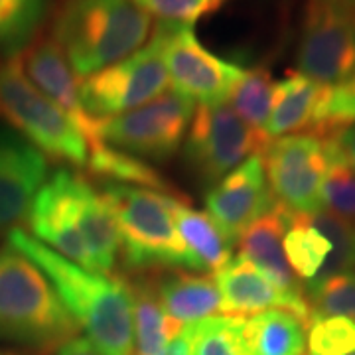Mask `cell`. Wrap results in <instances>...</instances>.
I'll return each mask as SVG.
<instances>
[{
  "label": "cell",
  "instance_id": "7a4b0ae2",
  "mask_svg": "<svg viewBox=\"0 0 355 355\" xmlns=\"http://www.w3.org/2000/svg\"><path fill=\"white\" fill-rule=\"evenodd\" d=\"M150 30V16L132 0H64L51 38L77 79H85L140 50Z\"/></svg>",
  "mask_w": 355,
  "mask_h": 355
},
{
  "label": "cell",
  "instance_id": "8fae6325",
  "mask_svg": "<svg viewBox=\"0 0 355 355\" xmlns=\"http://www.w3.org/2000/svg\"><path fill=\"white\" fill-rule=\"evenodd\" d=\"M156 30L162 38V55L174 91L200 105L229 101L243 76L241 67L203 48L191 26L158 22Z\"/></svg>",
  "mask_w": 355,
  "mask_h": 355
},
{
  "label": "cell",
  "instance_id": "cb8c5ba5",
  "mask_svg": "<svg viewBox=\"0 0 355 355\" xmlns=\"http://www.w3.org/2000/svg\"><path fill=\"white\" fill-rule=\"evenodd\" d=\"M249 336L259 355H304L306 324L286 310H265L247 316Z\"/></svg>",
  "mask_w": 355,
  "mask_h": 355
},
{
  "label": "cell",
  "instance_id": "4dcf8cb0",
  "mask_svg": "<svg viewBox=\"0 0 355 355\" xmlns=\"http://www.w3.org/2000/svg\"><path fill=\"white\" fill-rule=\"evenodd\" d=\"M328 139V137H326ZM330 142V166L322 184V205L355 223V170L343 160Z\"/></svg>",
  "mask_w": 355,
  "mask_h": 355
},
{
  "label": "cell",
  "instance_id": "d6986e66",
  "mask_svg": "<svg viewBox=\"0 0 355 355\" xmlns=\"http://www.w3.org/2000/svg\"><path fill=\"white\" fill-rule=\"evenodd\" d=\"M77 223L93 272L109 275L121 254V235L101 191L93 190L83 176L79 178L77 186Z\"/></svg>",
  "mask_w": 355,
  "mask_h": 355
},
{
  "label": "cell",
  "instance_id": "3957f363",
  "mask_svg": "<svg viewBox=\"0 0 355 355\" xmlns=\"http://www.w3.org/2000/svg\"><path fill=\"white\" fill-rule=\"evenodd\" d=\"M77 331L50 279L10 245L0 249V340L46 349Z\"/></svg>",
  "mask_w": 355,
  "mask_h": 355
},
{
  "label": "cell",
  "instance_id": "8d00e7d4",
  "mask_svg": "<svg viewBox=\"0 0 355 355\" xmlns=\"http://www.w3.org/2000/svg\"><path fill=\"white\" fill-rule=\"evenodd\" d=\"M162 355H190V331H188V326H184L182 331H178L176 336L168 342Z\"/></svg>",
  "mask_w": 355,
  "mask_h": 355
},
{
  "label": "cell",
  "instance_id": "d590c367",
  "mask_svg": "<svg viewBox=\"0 0 355 355\" xmlns=\"http://www.w3.org/2000/svg\"><path fill=\"white\" fill-rule=\"evenodd\" d=\"M58 355H105L89 338H71L58 347Z\"/></svg>",
  "mask_w": 355,
  "mask_h": 355
},
{
  "label": "cell",
  "instance_id": "d6a6232c",
  "mask_svg": "<svg viewBox=\"0 0 355 355\" xmlns=\"http://www.w3.org/2000/svg\"><path fill=\"white\" fill-rule=\"evenodd\" d=\"M355 123V73L345 83L326 89L318 111L316 135L328 137Z\"/></svg>",
  "mask_w": 355,
  "mask_h": 355
},
{
  "label": "cell",
  "instance_id": "30bf717a",
  "mask_svg": "<svg viewBox=\"0 0 355 355\" xmlns=\"http://www.w3.org/2000/svg\"><path fill=\"white\" fill-rule=\"evenodd\" d=\"M298 73L326 87L355 73V8L347 0H314L298 46Z\"/></svg>",
  "mask_w": 355,
  "mask_h": 355
},
{
  "label": "cell",
  "instance_id": "83f0119b",
  "mask_svg": "<svg viewBox=\"0 0 355 355\" xmlns=\"http://www.w3.org/2000/svg\"><path fill=\"white\" fill-rule=\"evenodd\" d=\"M272 97H275V81L270 73L265 67H253V69H243L241 79L237 81L229 101L235 113L254 132L266 139L265 128L272 109Z\"/></svg>",
  "mask_w": 355,
  "mask_h": 355
},
{
  "label": "cell",
  "instance_id": "4316f807",
  "mask_svg": "<svg viewBox=\"0 0 355 355\" xmlns=\"http://www.w3.org/2000/svg\"><path fill=\"white\" fill-rule=\"evenodd\" d=\"M284 253L298 279L314 280L331 253V243L300 214L292 211V223L284 237Z\"/></svg>",
  "mask_w": 355,
  "mask_h": 355
},
{
  "label": "cell",
  "instance_id": "f546056e",
  "mask_svg": "<svg viewBox=\"0 0 355 355\" xmlns=\"http://www.w3.org/2000/svg\"><path fill=\"white\" fill-rule=\"evenodd\" d=\"M304 296L312 316H343L355 320V272L308 282Z\"/></svg>",
  "mask_w": 355,
  "mask_h": 355
},
{
  "label": "cell",
  "instance_id": "ac0fdd59",
  "mask_svg": "<svg viewBox=\"0 0 355 355\" xmlns=\"http://www.w3.org/2000/svg\"><path fill=\"white\" fill-rule=\"evenodd\" d=\"M326 89V85H320L302 73H292L275 83L272 109L265 128L268 142L300 130L316 132L318 111Z\"/></svg>",
  "mask_w": 355,
  "mask_h": 355
},
{
  "label": "cell",
  "instance_id": "52a82bcc",
  "mask_svg": "<svg viewBox=\"0 0 355 355\" xmlns=\"http://www.w3.org/2000/svg\"><path fill=\"white\" fill-rule=\"evenodd\" d=\"M193 111L196 101L168 89L139 109L99 121V139L140 160L164 162L186 140Z\"/></svg>",
  "mask_w": 355,
  "mask_h": 355
},
{
  "label": "cell",
  "instance_id": "7402d4cb",
  "mask_svg": "<svg viewBox=\"0 0 355 355\" xmlns=\"http://www.w3.org/2000/svg\"><path fill=\"white\" fill-rule=\"evenodd\" d=\"M132 294V355H162L184 324L168 316L153 282H128Z\"/></svg>",
  "mask_w": 355,
  "mask_h": 355
},
{
  "label": "cell",
  "instance_id": "6da1fadb",
  "mask_svg": "<svg viewBox=\"0 0 355 355\" xmlns=\"http://www.w3.org/2000/svg\"><path fill=\"white\" fill-rule=\"evenodd\" d=\"M6 239L50 279L77 326L87 331L103 354L132 355V294L127 280L91 272L51 251L24 229H10Z\"/></svg>",
  "mask_w": 355,
  "mask_h": 355
},
{
  "label": "cell",
  "instance_id": "4fadbf2b",
  "mask_svg": "<svg viewBox=\"0 0 355 355\" xmlns=\"http://www.w3.org/2000/svg\"><path fill=\"white\" fill-rule=\"evenodd\" d=\"M272 202L275 196L268 190L263 156L257 153L209 190L205 196V214L214 219L221 235L233 245Z\"/></svg>",
  "mask_w": 355,
  "mask_h": 355
},
{
  "label": "cell",
  "instance_id": "44dd1931",
  "mask_svg": "<svg viewBox=\"0 0 355 355\" xmlns=\"http://www.w3.org/2000/svg\"><path fill=\"white\" fill-rule=\"evenodd\" d=\"M170 209L178 233L190 251L193 270L217 272L233 259L231 243L221 235L207 214L191 209L176 196H170Z\"/></svg>",
  "mask_w": 355,
  "mask_h": 355
},
{
  "label": "cell",
  "instance_id": "277c9868",
  "mask_svg": "<svg viewBox=\"0 0 355 355\" xmlns=\"http://www.w3.org/2000/svg\"><path fill=\"white\" fill-rule=\"evenodd\" d=\"M101 196L116 221L121 253L128 268L193 270L190 251L172 217L170 193L127 184H107Z\"/></svg>",
  "mask_w": 355,
  "mask_h": 355
},
{
  "label": "cell",
  "instance_id": "5b68a950",
  "mask_svg": "<svg viewBox=\"0 0 355 355\" xmlns=\"http://www.w3.org/2000/svg\"><path fill=\"white\" fill-rule=\"evenodd\" d=\"M0 121L46 158L87 166L89 146L73 121L26 76L20 55L0 58Z\"/></svg>",
  "mask_w": 355,
  "mask_h": 355
},
{
  "label": "cell",
  "instance_id": "603a6c76",
  "mask_svg": "<svg viewBox=\"0 0 355 355\" xmlns=\"http://www.w3.org/2000/svg\"><path fill=\"white\" fill-rule=\"evenodd\" d=\"M190 355H259L249 336L247 316H211L186 324Z\"/></svg>",
  "mask_w": 355,
  "mask_h": 355
},
{
  "label": "cell",
  "instance_id": "8992f818",
  "mask_svg": "<svg viewBox=\"0 0 355 355\" xmlns=\"http://www.w3.org/2000/svg\"><path fill=\"white\" fill-rule=\"evenodd\" d=\"M170 87L162 55V38L154 28L150 42L128 58L79 79L81 103L93 119L103 121L150 103Z\"/></svg>",
  "mask_w": 355,
  "mask_h": 355
},
{
  "label": "cell",
  "instance_id": "ab89813d",
  "mask_svg": "<svg viewBox=\"0 0 355 355\" xmlns=\"http://www.w3.org/2000/svg\"><path fill=\"white\" fill-rule=\"evenodd\" d=\"M310 355H312V354H310ZM347 355H355V352H352V354H347Z\"/></svg>",
  "mask_w": 355,
  "mask_h": 355
},
{
  "label": "cell",
  "instance_id": "5bb4252c",
  "mask_svg": "<svg viewBox=\"0 0 355 355\" xmlns=\"http://www.w3.org/2000/svg\"><path fill=\"white\" fill-rule=\"evenodd\" d=\"M48 180V160L34 144L0 123V233L22 221Z\"/></svg>",
  "mask_w": 355,
  "mask_h": 355
},
{
  "label": "cell",
  "instance_id": "7c38bea8",
  "mask_svg": "<svg viewBox=\"0 0 355 355\" xmlns=\"http://www.w3.org/2000/svg\"><path fill=\"white\" fill-rule=\"evenodd\" d=\"M81 174L60 168L40 188L28 211L32 237L71 263L93 272L77 223V186Z\"/></svg>",
  "mask_w": 355,
  "mask_h": 355
},
{
  "label": "cell",
  "instance_id": "484cf974",
  "mask_svg": "<svg viewBox=\"0 0 355 355\" xmlns=\"http://www.w3.org/2000/svg\"><path fill=\"white\" fill-rule=\"evenodd\" d=\"M93 174L114 180V184H127V186H140L148 190L168 193L170 186L160 172H156L153 166L146 164L132 154L116 150L113 146L99 142L89 148L87 166Z\"/></svg>",
  "mask_w": 355,
  "mask_h": 355
},
{
  "label": "cell",
  "instance_id": "e575fe53",
  "mask_svg": "<svg viewBox=\"0 0 355 355\" xmlns=\"http://www.w3.org/2000/svg\"><path fill=\"white\" fill-rule=\"evenodd\" d=\"M328 139L331 140L334 148L340 153L343 160L355 170V123L331 132L328 135Z\"/></svg>",
  "mask_w": 355,
  "mask_h": 355
},
{
  "label": "cell",
  "instance_id": "9a60e30c",
  "mask_svg": "<svg viewBox=\"0 0 355 355\" xmlns=\"http://www.w3.org/2000/svg\"><path fill=\"white\" fill-rule=\"evenodd\" d=\"M216 282L221 294V312L231 316H249L279 308L292 312L306 326L312 318L304 294L282 291L277 282L243 257H233L221 270H217Z\"/></svg>",
  "mask_w": 355,
  "mask_h": 355
},
{
  "label": "cell",
  "instance_id": "9c48e42d",
  "mask_svg": "<svg viewBox=\"0 0 355 355\" xmlns=\"http://www.w3.org/2000/svg\"><path fill=\"white\" fill-rule=\"evenodd\" d=\"M268 190L294 214L322 209V184L330 166V142L322 135H288L263 148Z\"/></svg>",
  "mask_w": 355,
  "mask_h": 355
},
{
  "label": "cell",
  "instance_id": "e0dca14e",
  "mask_svg": "<svg viewBox=\"0 0 355 355\" xmlns=\"http://www.w3.org/2000/svg\"><path fill=\"white\" fill-rule=\"evenodd\" d=\"M292 223V211L277 200L263 216L254 219L237 239L239 257L251 261L282 291L304 294L300 279L294 275L284 253V237Z\"/></svg>",
  "mask_w": 355,
  "mask_h": 355
},
{
  "label": "cell",
  "instance_id": "ba28073f",
  "mask_svg": "<svg viewBox=\"0 0 355 355\" xmlns=\"http://www.w3.org/2000/svg\"><path fill=\"white\" fill-rule=\"evenodd\" d=\"M268 144L243 121L231 103L200 105L191 116L184 156L203 182L217 184L251 154L263 153Z\"/></svg>",
  "mask_w": 355,
  "mask_h": 355
},
{
  "label": "cell",
  "instance_id": "f35d334b",
  "mask_svg": "<svg viewBox=\"0 0 355 355\" xmlns=\"http://www.w3.org/2000/svg\"><path fill=\"white\" fill-rule=\"evenodd\" d=\"M347 2H349V4H352V6L355 8V0H347Z\"/></svg>",
  "mask_w": 355,
  "mask_h": 355
},
{
  "label": "cell",
  "instance_id": "ffe728a7",
  "mask_svg": "<svg viewBox=\"0 0 355 355\" xmlns=\"http://www.w3.org/2000/svg\"><path fill=\"white\" fill-rule=\"evenodd\" d=\"M164 312L178 324H193L221 312V294L209 275L172 272L154 284Z\"/></svg>",
  "mask_w": 355,
  "mask_h": 355
},
{
  "label": "cell",
  "instance_id": "74e56055",
  "mask_svg": "<svg viewBox=\"0 0 355 355\" xmlns=\"http://www.w3.org/2000/svg\"><path fill=\"white\" fill-rule=\"evenodd\" d=\"M0 355H20V354H16V352H6V349H0Z\"/></svg>",
  "mask_w": 355,
  "mask_h": 355
},
{
  "label": "cell",
  "instance_id": "836d02e7",
  "mask_svg": "<svg viewBox=\"0 0 355 355\" xmlns=\"http://www.w3.org/2000/svg\"><path fill=\"white\" fill-rule=\"evenodd\" d=\"M142 12L156 16L160 22L188 24L217 12L227 0H132Z\"/></svg>",
  "mask_w": 355,
  "mask_h": 355
},
{
  "label": "cell",
  "instance_id": "1f68e13d",
  "mask_svg": "<svg viewBox=\"0 0 355 355\" xmlns=\"http://www.w3.org/2000/svg\"><path fill=\"white\" fill-rule=\"evenodd\" d=\"M308 349L312 355H347L355 352V320L312 316L308 322Z\"/></svg>",
  "mask_w": 355,
  "mask_h": 355
},
{
  "label": "cell",
  "instance_id": "f1b7e54d",
  "mask_svg": "<svg viewBox=\"0 0 355 355\" xmlns=\"http://www.w3.org/2000/svg\"><path fill=\"white\" fill-rule=\"evenodd\" d=\"M300 216L331 243L330 257L326 259L316 279L310 282L324 280L334 275L352 272L355 268V223L331 214L328 209H318L312 214H300Z\"/></svg>",
  "mask_w": 355,
  "mask_h": 355
},
{
  "label": "cell",
  "instance_id": "2e32d148",
  "mask_svg": "<svg viewBox=\"0 0 355 355\" xmlns=\"http://www.w3.org/2000/svg\"><path fill=\"white\" fill-rule=\"evenodd\" d=\"M20 60L30 81L73 121L89 148L99 144V121L85 111L79 95V79L58 42L53 38L38 40Z\"/></svg>",
  "mask_w": 355,
  "mask_h": 355
},
{
  "label": "cell",
  "instance_id": "d4e9b609",
  "mask_svg": "<svg viewBox=\"0 0 355 355\" xmlns=\"http://www.w3.org/2000/svg\"><path fill=\"white\" fill-rule=\"evenodd\" d=\"M50 0H0V58H16L38 36Z\"/></svg>",
  "mask_w": 355,
  "mask_h": 355
}]
</instances>
